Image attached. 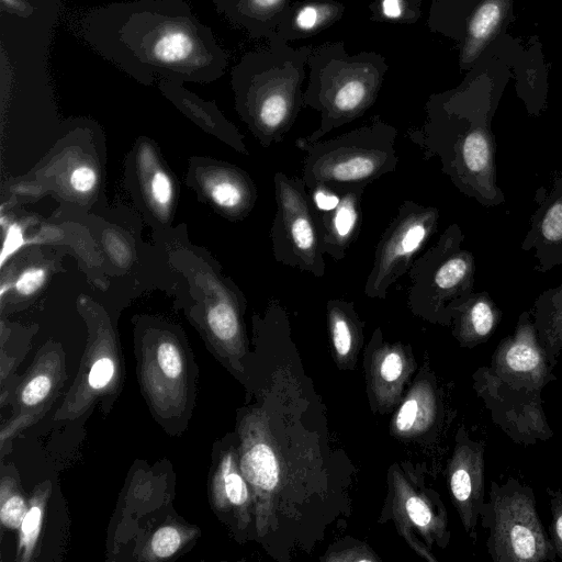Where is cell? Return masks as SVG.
<instances>
[{"label": "cell", "instance_id": "obj_16", "mask_svg": "<svg viewBox=\"0 0 562 562\" xmlns=\"http://www.w3.org/2000/svg\"><path fill=\"white\" fill-rule=\"evenodd\" d=\"M509 0H483L473 11L462 50V61L472 63L501 27Z\"/></svg>", "mask_w": 562, "mask_h": 562}, {"label": "cell", "instance_id": "obj_26", "mask_svg": "<svg viewBox=\"0 0 562 562\" xmlns=\"http://www.w3.org/2000/svg\"><path fill=\"white\" fill-rule=\"evenodd\" d=\"M404 370V361L401 352L389 350L384 353L379 364V374L385 382H393L401 378Z\"/></svg>", "mask_w": 562, "mask_h": 562}, {"label": "cell", "instance_id": "obj_23", "mask_svg": "<svg viewBox=\"0 0 562 562\" xmlns=\"http://www.w3.org/2000/svg\"><path fill=\"white\" fill-rule=\"evenodd\" d=\"M52 363L53 360H42L27 380H25L20 392V400L23 406H36L49 396L54 386Z\"/></svg>", "mask_w": 562, "mask_h": 562}, {"label": "cell", "instance_id": "obj_34", "mask_svg": "<svg viewBox=\"0 0 562 562\" xmlns=\"http://www.w3.org/2000/svg\"><path fill=\"white\" fill-rule=\"evenodd\" d=\"M282 0H250V4L260 10L276 8Z\"/></svg>", "mask_w": 562, "mask_h": 562}, {"label": "cell", "instance_id": "obj_15", "mask_svg": "<svg viewBox=\"0 0 562 562\" xmlns=\"http://www.w3.org/2000/svg\"><path fill=\"white\" fill-rule=\"evenodd\" d=\"M243 438L240 471L256 493L272 491L279 481V467L271 448L255 438L248 428Z\"/></svg>", "mask_w": 562, "mask_h": 562}, {"label": "cell", "instance_id": "obj_1", "mask_svg": "<svg viewBox=\"0 0 562 562\" xmlns=\"http://www.w3.org/2000/svg\"><path fill=\"white\" fill-rule=\"evenodd\" d=\"M396 136L395 127L374 121L327 140L296 142L305 151L302 179L307 190L323 187L340 195L393 172L400 161Z\"/></svg>", "mask_w": 562, "mask_h": 562}, {"label": "cell", "instance_id": "obj_29", "mask_svg": "<svg viewBox=\"0 0 562 562\" xmlns=\"http://www.w3.org/2000/svg\"><path fill=\"white\" fill-rule=\"evenodd\" d=\"M150 190L154 200L160 205H166L171 200V183L167 175L162 171H157L151 179Z\"/></svg>", "mask_w": 562, "mask_h": 562}, {"label": "cell", "instance_id": "obj_3", "mask_svg": "<svg viewBox=\"0 0 562 562\" xmlns=\"http://www.w3.org/2000/svg\"><path fill=\"white\" fill-rule=\"evenodd\" d=\"M480 518L488 530L486 548L494 562H546L557 558L538 515L533 490L509 477L491 482Z\"/></svg>", "mask_w": 562, "mask_h": 562}, {"label": "cell", "instance_id": "obj_7", "mask_svg": "<svg viewBox=\"0 0 562 562\" xmlns=\"http://www.w3.org/2000/svg\"><path fill=\"white\" fill-rule=\"evenodd\" d=\"M488 367L515 389L539 392L557 380L533 325L532 311H524L513 335L504 337L495 348Z\"/></svg>", "mask_w": 562, "mask_h": 562}, {"label": "cell", "instance_id": "obj_20", "mask_svg": "<svg viewBox=\"0 0 562 562\" xmlns=\"http://www.w3.org/2000/svg\"><path fill=\"white\" fill-rule=\"evenodd\" d=\"M49 494V485L45 484L34 491L26 514L20 526L18 558L29 561L36 547L45 513V505Z\"/></svg>", "mask_w": 562, "mask_h": 562}, {"label": "cell", "instance_id": "obj_12", "mask_svg": "<svg viewBox=\"0 0 562 562\" xmlns=\"http://www.w3.org/2000/svg\"><path fill=\"white\" fill-rule=\"evenodd\" d=\"M364 190L345 192L340 194L339 203L334 210L318 212L323 251L335 261L345 259L359 235Z\"/></svg>", "mask_w": 562, "mask_h": 562}, {"label": "cell", "instance_id": "obj_9", "mask_svg": "<svg viewBox=\"0 0 562 562\" xmlns=\"http://www.w3.org/2000/svg\"><path fill=\"white\" fill-rule=\"evenodd\" d=\"M142 382L157 412H181L187 401V368L184 356L175 341L161 339L145 349Z\"/></svg>", "mask_w": 562, "mask_h": 562}, {"label": "cell", "instance_id": "obj_8", "mask_svg": "<svg viewBox=\"0 0 562 562\" xmlns=\"http://www.w3.org/2000/svg\"><path fill=\"white\" fill-rule=\"evenodd\" d=\"M484 451L485 442L471 439L461 428L448 467V482L453 504L465 531L473 539L476 538L480 510L485 502Z\"/></svg>", "mask_w": 562, "mask_h": 562}, {"label": "cell", "instance_id": "obj_31", "mask_svg": "<svg viewBox=\"0 0 562 562\" xmlns=\"http://www.w3.org/2000/svg\"><path fill=\"white\" fill-rule=\"evenodd\" d=\"M326 12L317 5H305L302 8L296 15V24L303 30H312L316 25H318Z\"/></svg>", "mask_w": 562, "mask_h": 562}, {"label": "cell", "instance_id": "obj_25", "mask_svg": "<svg viewBox=\"0 0 562 562\" xmlns=\"http://www.w3.org/2000/svg\"><path fill=\"white\" fill-rule=\"evenodd\" d=\"M419 404L420 403L416 395H413L411 398L405 401L395 418V426L398 431L408 432L412 430L419 417Z\"/></svg>", "mask_w": 562, "mask_h": 562}, {"label": "cell", "instance_id": "obj_33", "mask_svg": "<svg viewBox=\"0 0 562 562\" xmlns=\"http://www.w3.org/2000/svg\"><path fill=\"white\" fill-rule=\"evenodd\" d=\"M382 10L384 15L387 18H398L402 14L401 0H383Z\"/></svg>", "mask_w": 562, "mask_h": 562}, {"label": "cell", "instance_id": "obj_5", "mask_svg": "<svg viewBox=\"0 0 562 562\" xmlns=\"http://www.w3.org/2000/svg\"><path fill=\"white\" fill-rule=\"evenodd\" d=\"M439 210L405 200L382 233L364 282V294L384 299L389 289L405 273L437 232Z\"/></svg>", "mask_w": 562, "mask_h": 562}, {"label": "cell", "instance_id": "obj_19", "mask_svg": "<svg viewBox=\"0 0 562 562\" xmlns=\"http://www.w3.org/2000/svg\"><path fill=\"white\" fill-rule=\"evenodd\" d=\"M207 326L213 337L225 349L236 351L240 347L241 325L238 306L229 299L220 300L206 313Z\"/></svg>", "mask_w": 562, "mask_h": 562}, {"label": "cell", "instance_id": "obj_2", "mask_svg": "<svg viewBox=\"0 0 562 562\" xmlns=\"http://www.w3.org/2000/svg\"><path fill=\"white\" fill-rule=\"evenodd\" d=\"M464 239L460 225L452 223L414 260L407 302L415 313L450 324L454 310L474 292L475 260L463 248Z\"/></svg>", "mask_w": 562, "mask_h": 562}, {"label": "cell", "instance_id": "obj_14", "mask_svg": "<svg viewBox=\"0 0 562 562\" xmlns=\"http://www.w3.org/2000/svg\"><path fill=\"white\" fill-rule=\"evenodd\" d=\"M531 311L539 342L554 368L562 350V284L543 291Z\"/></svg>", "mask_w": 562, "mask_h": 562}, {"label": "cell", "instance_id": "obj_11", "mask_svg": "<svg viewBox=\"0 0 562 562\" xmlns=\"http://www.w3.org/2000/svg\"><path fill=\"white\" fill-rule=\"evenodd\" d=\"M119 360L113 341L105 337L98 339L83 357L80 375L55 419L81 415L98 395L113 387L119 374Z\"/></svg>", "mask_w": 562, "mask_h": 562}, {"label": "cell", "instance_id": "obj_24", "mask_svg": "<svg viewBox=\"0 0 562 562\" xmlns=\"http://www.w3.org/2000/svg\"><path fill=\"white\" fill-rule=\"evenodd\" d=\"M547 494L550 498L551 522L549 526V537L553 544L557 557L562 560V491L547 487Z\"/></svg>", "mask_w": 562, "mask_h": 562}, {"label": "cell", "instance_id": "obj_4", "mask_svg": "<svg viewBox=\"0 0 562 562\" xmlns=\"http://www.w3.org/2000/svg\"><path fill=\"white\" fill-rule=\"evenodd\" d=\"M276 213L270 229L277 262L322 278L326 272L322 227L302 177L273 175Z\"/></svg>", "mask_w": 562, "mask_h": 562}, {"label": "cell", "instance_id": "obj_13", "mask_svg": "<svg viewBox=\"0 0 562 562\" xmlns=\"http://www.w3.org/2000/svg\"><path fill=\"white\" fill-rule=\"evenodd\" d=\"M502 316V310L486 291L473 292L453 312V334L461 346L473 348L488 340Z\"/></svg>", "mask_w": 562, "mask_h": 562}, {"label": "cell", "instance_id": "obj_30", "mask_svg": "<svg viewBox=\"0 0 562 562\" xmlns=\"http://www.w3.org/2000/svg\"><path fill=\"white\" fill-rule=\"evenodd\" d=\"M97 182V176L93 169L82 166L74 170L70 177L71 187L78 192L90 191Z\"/></svg>", "mask_w": 562, "mask_h": 562}, {"label": "cell", "instance_id": "obj_22", "mask_svg": "<svg viewBox=\"0 0 562 562\" xmlns=\"http://www.w3.org/2000/svg\"><path fill=\"white\" fill-rule=\"evenodd\" d=\"M29 508V503L18 488L16 482L9 476L1 480L0 487V519L10 529H19Z\"/></svg>", "mask_w": 562, "mask_h": 562}, {"label": "cell", "instance_id": "obj_6", "mask_svg": "<svg viewBox=\"0 0 562 562\" xmlns=\"http://www.w3.org/2000/svg\"><path fill=\"white\" fill-rule=\"evenodd\" d=\"M473 387L488 409L492 422L515 443L530 446L553 437L541 393L512 387L488 366L480 367L473 373Z\"/></svg>", "mask_w": 562, "mask_h": 562}, {"label": "cell", "instance_id": "obj_18", "mask_svg": "<svg viewBox=\"0 0 562 562\" xmlns=\"http://www.w3.org/2000/svg\"><path fill=\"white\" fill-rule=\"evenodd\" d=\"M196 41L182 27H170L158 34L153 44V58L167 67L190 61L196 53Z\"/></svg>", "mask_w": 562, "mask_h": 562}, {"label": "cell", "instance_id": "obj_32", "mask_svg": "<svg viewBox=\"0 0 562 562\" xmlns=\"http://www.w3.org/2000/svg\"><path fill=\"white\" fill-rule=\"evenodd\" d=\"M23 244L24 238L20 226H18L16 224H12L11 226H9L0 257L1 266L4 263L7 258L14 254L16 250H19Z\"/></svg>", "mask_w": 562, "mask_h": 562}, {"label": "cell", "instance_id": "obj_28", "mask_svg": "<svg viewBox=\"0 0 562 562\" xmlns=\"http://www.w3.org/2000/svg\"><path fill=\"white\" fill-rule=\"evenodd\" d=\"M308 193L318 212H328L334 210L340 200V195L323 187L310 189Z\"/></svg>", "mask_w": 562, "mask_h": 562}, {"label": "cell", "instance_id": "obj_10", "mask_svg": "<svg viewBox=\"0 0 562 562\" xmlns=\"http://www.w3.org/2000/svg\"><path fill=\"white\" fill-rule=\"evenodd\" d=\"M535 201L521 249L537 259L536 271L548 272L562 266V170L538 189Z\"/></svg>", "mask_w": 562, "mask_h": 562}, {"label": "cell", "instance_id": "obj_21", "mask_svg": "<svg viewBox=\"0 0 562 562\" xmlns=\"http://www.w3.org/2000/svg\"><path fill=\"white\" fill-rule=\"evenodd\" d=\"M194 536V528L181 525H164L153 533L143 551V558L150 561L168 559Z\"/></svg>", "mask_w": 562, "mask_h": 562}, {"label": "cell", "instance_id": "obj_17", "mask_svg": "<svg viewBox=\"0 0 562 562\" xmlns=\"http://www.w3.org/2000/svg\"><path fill=\"white\" fill-rule=\"evenodd\" d=\"M212 499L216 508L222 510H243L249 503L247 481L231 452L223 456L213 476Z\"/></svg>", "mask_w": 562, "mask_h": 562}, {"label": "cell", "instance_id": "obj_27", "mask_svg": "<svg viewBox=\"0 0 562 562\" xmlns=\"http://www.w3.org/2000/svg\"><path fill=\"white\" fill-rule=\"evenodd\" d=\"M45 280V271L42 268L25 270L16 280L15 289L22 295H30L37 291Z\"/></svg>", "mask_w": 562, "mask_h": 562}]
</instances>
